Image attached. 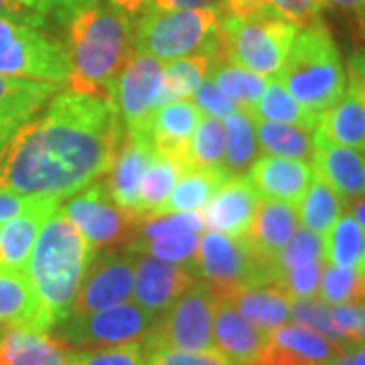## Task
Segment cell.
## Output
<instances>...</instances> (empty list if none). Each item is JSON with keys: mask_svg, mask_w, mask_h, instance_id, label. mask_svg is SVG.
Returning a JSON list of instances; mask_svg holds the SVG:
<instances>
[{"mask_svg": "<svg viewBox=\"0 0 365 365\" xmlns=\"http://www.w3.org/2000/svg\"><path fill=\"white\" fill-rule=\"evenodd\" d=\"M122 140L124 120L110 100L63 91L2 144L0 193L76 195L112 169Z\"/></svg>", "mask_w": 365, "mask_h": 365, "instance_id": "obj_1", "label": "cell"}, {"mask_svg": "<svg viewBox=\"0 0 365 365\" xmlns=\"http://www.w3.org/2000/svg\"><path fill=\"white\" fill-rule=\"evenodd\" d=\"M134 25L102 2L83 9L67 23V86L71 91L112 102L118 76L136 53Z\"/></svg>", "mask_w": 365, "mask_h": 365, "instance_id": "obj_2", "label": "cell"}, {"mask_svg": "<svg viewBox=\"0 0 365 365\" xmlns=\"http://www.w3.org/2000/svg\"><path fill=\"white\" fill-rule=\"evenodd\" d=\"M93 254L96 252L78 225L67 217L63 207L57 209L43 225L25 272L37 290L53 329L71 313Z\"/></svg>", "mask_w": 365, "mask_h": 365, "instance_id": "obj_3", "label": "cell"}, {"mask_svg": "<svg viewBox=\"0 0 365 365\" xmlns=\"http://www.w3.org/2000/svg\"><path fill=\"white\" fill-rule=\"evenodd\" d=\"M276 79L288 93L317 114L337 104L347 90L339 49L321 21L297 33Z\"/></svg>", "mask_w": 365, "mask_h": 365, "instance_id": "obj_4", "label": "cell"}, {"mask_svg": "<svg viewBox=\"0 0 365 365\" xmlns=\"http://www.w3.org/2000/svg\"><path fill=\"white\" fill-rule=\"evenodd\" d=\"M299 31V26L276 13L223 14L217 29L215 63H234L264 78H276Z\"/></svg>", "mask_w": 365, "mask_h": 365, "instance_id": "obj_5", "label": "cell"}, {"mask_svg": "<svg viewBox=\"0 0 365 365\" xmlns=\"http://www.w3.org/2000/svg\"><path fill=\"white\" fill-rule=\"evenodd\" d=\"M187 268L197 280L205 282L215 297L244 288L276 287L274 260L256 254L244 237H232L213 230L201 237Z\"/></svg>", "mask_w": 365, "mask_h": 365, "instance_id": "obj_6", "label": "cell"}, {"mask_svg": "<svg viewBox=\"0 0 365 365\" xmlns=\"http://www.w3.org/2000/svg\"><path fill=\"white\" fill-rule=\"evenodd\" d=\"M222 6L158 11L150 9L134 25L136 53L158 61H175L203 51L213 41L222 21Z\"/></svg>", "mask_w": 365, "mask_h": 365, "instance_id": "obj_7", "label": "cell"}, {"mask_svg": "<svg viewBox=\"0 0 365 365\" xmlns=\"http://www.w3.org/2000/svg\"><path fill=\"white\" fill-rule=\"evenodd\" d=\"M0 73L61 83L69 76L67 45L39 26L0 19Z\"/></svg>", "mask_w": 365, "mask_h": 365, "instance_id": "obj_8", "label": "cell"}, {"mask_svg": "<svg viewBox=\"0 0 365 365\" xmlns=\"http://www.w3.org/2000/svg\"><path fill=\"white\" fill-rule=\"evenodd\" d=\"M158 317L138 304H118L90 314H69L55 327V335L73 349L114 347L144 341L158 325Z\"/></svg>", "mask_w": 365, "mask_h": 365, "instance_id": "obj_9", "label": "cell"}, {"mask_svg": "<svg viewBox=\"0 0 365 365\" xmlns=\"http://www.w3.org/2000/svg\"><path fill=\"white\" fill-rule=\"evenodd\" d=\"M217 297L195 280L160 317L157 329L144 339V347H170L182 351H215L213 317Z\"/></svg>", "mask_w": 365, "mask_h": 365, "instance_id": "obj_10", "label": "cell"}, {"mask_svg": "<svg viewBox=\"0 0 365 365\" xmlns=\"http://www.w3.org/2000/svg\"><path fill=\"white\" fill-rule=\"evenodd\" d=\"M63 211L78 225L93 252L116 250L120 244H130L138 235V223L143 215L122 209L114 201L108 182L93 181L78 191Z\"/></svg>", "mask_w": 365, "mask_h": 365, "instance_id": "obj_11", "label": "cell"}, {"mask_svg": "<svg viewBox=\"0 0 365 365\" xmlns=\"http://www.w3.org/2000/svg\"><path fill=\"white\" fill-rule=\"evenodd\" d=\"M132 288L134 258L126 250H100L83 274L71 313L90 314L124 304L132 297Z\"/></svg>", "mask_w": 365, "mask_h": 365, "instance_id": "obj_12", "label": "cell"}, {"mask_svg": "<svg viewBox=\"0 0 365 365\" xmlns=\"http://www.w3.org/2000/svg\"><path fill=\"white\" fill-rule=\"evenodd\" d=\"M163 61L134 53L128 66L118 76L112 104L124 120L126 132L148 134V118L157 108V88ZM150 136V134H148Z\"/></svg>", "mask_w": 365, "mask_h": 365, "instance_id": "obj_13", "label": "cell"}, {"mask_svg": "<svg viewBox=\"0 0 365 365\" xmlns=\"http://www.w3.org/2000/svg\"><path fill=\"white\" fill-rule=\"evenodd\" d=\"M128 254L134 258V300L140 309L158 319L197 280L187 266L158 260L155 256L140 252Z\"/></svg>", "mask_w": 365, "mask_h": 365, "instance_id": "obj_14", "label": "cell"}, {"mask_svg": "<svg viewBox=\"0 0 365 365\" xmlns=\"http://www.w3.org/2000/svg\"><path fill=\"white\" fill-rule=\"evenodd\" d=\"M313 170L317 177L341 197L343 203H353L365 197V157L357 150L341 146L314 132Z\"/></svg>", "mask_w": 365, "mask_h": 365, "instance_id": "obj_15", "label": "cell"}, {"mask_svg": "<svg viewBox=\"0 0 365 365\" xmlns=\"http://www.w3.org/2000/svg\"><path fill=\"white\" fill-rule=\"evenodd\" d=\"M61 201L53 195L33 197L21 213L0 223V264L25 270L43 225L59 209Z\"/></svg>", "mask_w": 365, "mask_h": 365, "instance_id": "obj_16", "label": "cell"}, {"mask_svg": "<svg viewBox=\"0 0 365 365\" xmlns=\"http://www.w3.org/2000/svg\"><path fill=\"white\" fill-rule=\"evenodd\" d=\"M260 205V195L248 177H232L203 209V223L209 230L232 237H244Z\"/></svg>", "mask_w": 365, "mask_h": 365, "instance_id": "obj_17", "label": "cell"}, {"mask_svg": "<svg viewBox=\"0 0 365 365\" xmlns=\"http://www.w3.org/2000/svg\"><path fill=\"white\" fill-rule=\"evenodd\" d=\"M337 351L341 349L323 335L287 323L270 331L268 345L252 365H325Z\"/></svg>", "mask_w": 365, "mask_h": 365, "instance_id": "obj_18", "label": "cell"}, {"mask_svg": "<svg viewBox=\"0 0 365 365\" xmlns=\"http://www.w3.org/2000/svg\"><path fill=\"white\" fill-rule=\"evenodd\" d=\"M270 333L248 323L234 307L217 297L213 317V345L215 351L232 365H252L264 347L268 345Z\"/></svg>", "mask_w": 365, "mask_h": 365, "instance_id": "obj_19", "label": "cell"}, {"mask_svg": "<svg viewBox=\"0 0 365 365\" xmlns=\"http://www.w3.org/2000/svg\"><path fill=\"white\" fill-rule=\"evenodd\" d=\"M157 150L148 134L138 132H126L122 146L118 150L116 160L112 165L108 189L114 197L118 205L130 213H138V191L143 182L144 170L148 169L150 160L155 158Z\"/></svg>", "mask_w": 365, "mask_h": 365, "instance_id": "obj_20", "label": "cell"}, {"mask_svg": "<svg viewBox=\"0 0 365 365\" xmlns=\"http://www.w3.org/2000/svg\"><path fill=\"white\" fill-rule=\"evenodd\" d=\"M250 182L264 199L299 205L314 179L311 163L284 157H264L250 169Z\"/></svg>", "mask_w": 365, "mask_h": 365, "instance_id": "obj_21", "label": "cell"}, {"mask_svg": "<svg viewBox=\"0 0 365 365\" xmlns=\"http://www.w3.org/2000/svg\"><path fill=\"white\" fill-rule=\"evenodd\" d=\"M203 112L193 102L175 100L158 106L148 118V134L158 155L170 158L182 170L189 140Z\"/></svg>", "mask_w": 365, "mask_h": 365, "instance_id": "obj_22", "label": "cell"}, {"mask_svg": "<svg viewBox=\"0 0 365 365\" xmlns=\"http://www.w3.org/2000/svg\"><path fill=\"white\" fill-rule=\"evenodd\" d=\"M0 327L53 329L29 274L6 264H0Z\"/></svg>", "mask_w": 365, "mask_h": 365, "instance_id": "obj_23", "label": "cell"}, {"mask_svg": "<svg viewBox=\"0 0 365 365\" xmlns=\"http://www.w3.org/2000/svg\"><path fill=\"white\" fill-rule=\"evenodd\" d=\"M71 351L57 335L13 327L0 341V365H71Z\"/></svg>", "mask_w": 365, "mask_h": 365, "instance_id": "obj_24", "label": "cell"}, {"mask_svg": "<svg viewBox=\"0 0 365 365\" xmlns=\"http://www.w3.org/2000/svg\"><path fill=\"white\" fill-rule=\"evenodd\" d=\"M297 230H299L297 205L264 199L258 205L254 222L250 225L248 234L244 235V240L262 258L274 260L276 254L284 248V244Z\"/></svg>", "mask_w": 365, "mask_h": 365, "instance_id": "obj_25", "label": "cell"}, {"mask_svg": "<svg viewBox=\"0 0 365 365\" xmlns=\"http://www.w3.org/2000/svg\"><path fill=\"white\" fill-rule=\"evenodd\" d=\"M220 29V26H217ZM217 61V33L203 51L187 55L163 66L157 88V108L193 96Z\"/></svg>", "mask_w": 365, "mask_h": 365, "instance_id": "obj_26", "label": "cell"}, {"mask_svg": "<svg viewBox=\"0 0 365 365\" xmlns=\"http://www.w3.org/2000/svg\"><path fill=\"white\" fill-rule=\"evenodd\" d=\"M248 323L258 327L264 333H270L280 325H287L290 319V297L278 287H258L235 290L222 297Z\"/></svg>", "mask_w": 365, "mask_h": 365, "instance_id": "obj_27", "label": "cell"}, {"mask_svg": "<svg viewBox=\"0 0 365 365\" xmlns=\"http://www.w3.org/2000/svg\"><path fill=\"white\" fill-rule=\"evenodd\" d=\"M314 132L331 143L347 146L353 150H364L365 104L351 86H347L337 104H333L321 114Z\"/></svg>", "mask_w": 365, "mask_h": 365, "instance_id": "obj_28", "label": "cell"}, {"mask_svg": "<svg viewBox=\"0 0 365 365\" xmlns=\"http://www.w3.org/2000/svg\"><path fill=\"white\" fill-rule=\"evenodd\" d=\"M225 170L230 177H244L260 157V144L256 136L254 116L248 110L237 108L225 116Z\"/></svg>", "mask_w": 365, "mask_h": 365, "instance_id": "obj_29", "label": "cell"}, {"mask_svg": "<svg viewBox=\"0 0 365 365\" xmlns=\"http://www.w3.org/2000/svg\"><path fill=\"white\" fill-rule=\"evenodd\" d=\"M230 181L225 175L207 170L182 169L175 182L169 199L158 213H181V211H203L215 193Z\"/></svg>", "mask_w": 365, "mask_h": 365, "instance_id": "obj_30", "label": "cell"}, {"mask_svg": "<svg viewBox=\"0 0 365 365\" xmlns=\"http://www.w3.org/2000/svg\"><path fill=\"white\" fill-rule=\"evenodd\" d=\"M182 169L220 173L232 179L225 170V136H223V122L220 118L203 114L197 122L193 136L189 140Z\"/></svg>", "mask_w": 365, "mask_h": 365, "instance_id": "obj_31", "label": "cell"}, {"mask_svg": "<svg viewBox=\"0 0 365 365\" xmlns=\"http://www.w3.org/2000/svg\"><path fill=\"white\" fill-rule=\"evenodd\" d=\"M256 136L260 144L262 153L270 157L294 158L311 163L314 153V132L304 130L294 124H282V122H268V120H256Z\"/></svg>", "mask_w": 365, "mask_h": 365, "instance_id": "obj_32", "label": "cell"}, {"mask_svg": "<svg viewBox=\"0 0 365 365\" xmlns=\"http://www.w3.org/2000/svg\"><path fill=\"white\" fill-rule=\"evenodd\" d=\"M323 242L325 264L357 274L365 272V227L355 222L351 213L341 215Z\"/></svg>", "mask_w": 365, "mask_h": 365, "instance_id": "obj_33", "label": "cell"}, {"mask_svg": "<svg viewBox=\"0 0 365 365\" xmlns=\"http://www.w3.org/2000/svg\"><path fill=\"white\" fill-rule=\"evenodd\" d=\"M256 120H268V122H282V124H294L304 130H317L319 118L313 110L299 104L288 90L276 78L268 79L266 90L262 91L260 100L250 112Z\"/></svg>", "mask_w": 365, "mask_h": 365, "instance_id": "obj_34", "label": "cell"}, {"mask_svg": "<svg viewBox=\"0 0 365 365\" xmlns=\"http://www.w3.org/2000/svg\"><path fill=\"white\" fill-rule=\"evenodd\" d=\"M341 211H343L341 197L321 177L314 175L309 191L304 193V197L297 205L299 222L302 223V227L325 237L331 232V227L335 225V222L341 217Z\"/></svg>", "mask_w": 365, "mask_h": 365, "instance_id": "obj_35", "label": "cell"}, {"mask_svg": "<svg viewBox=\"0 0 365 365\" xmlns=\"http://www.w3.org/2000/svg\"><path fill=\"white\" fill-rule=\"evenodd\" d=\"M57 83L39 79L11 78L0 73V112L31 118L57 93Z\"/></svg>", "mask_w": 365, "mask_h": 365, "instance_id": "obj_36", "label": "cell"}, {"mask_svg": "<svg viewBox=\"0 0 365 365\" xmlns=\"http://www.w3.org/2000/svg\"><path fill=\"white\" fill-rule=\"evenodd\" d=\"M209 78L213 79V83L225 98H230L237 108L248 112H252V108L260 100L262 91L268 86V78L234 63H215Z\"/></svg>", "mask_w": 365, "mask_h": 365, "instance_id": "obj_37", "label": "cell"}, {"mask_svg": "<svg viewBox=\"0 0 365 365\" xmlns=\"http://www.w3.org/2000/svg\"><path fill=\"white\" fill-rule=\"evenodd\" d=\"M179 175H181L179 165L157 153L150 160L148 169L144 170L140 191H138V213L140 215L158 213L165 201L169 199Z\"/></svg>", "mask_w": 365, "mask_h": 365, "instance_id": "obj_38", "label": "cell"}, {"mask_svg": "<svg viewBox=\"0 0 365 365\" xmlns=\"http://www.w3.org/2000/svg\"><path fill=\"white\" fill-rule=\"evenodd\" d=\"M290 319H294V323L323 335L337 349H349L351 345H355V341L349 339L339 327L335 325L331 307L325 304L321 299H314V297H311V299H290Z\"/></svg>", "mask_w": 365, "mask_h": 365, "instance_id": "obj_39", "label": "cell"}, {"mask_svg": "<svg viewBox=\"0 0 365 365\" xmlns=\"http://www.w3.org/2000/svg\"><path fill=\"white\" fill-rule=\"evenodd\" d=\"M317 260H325V242H323V237L313 234L307 227H299L292 234V237L284 244V248L280 250L276 254V258H274L276 284H278L280 274Z\"/></svg>", "mask_w": 365, "mask_h": 365, "instance_id": "obj_40", "label": "cell"}, {"mask_svg": "<svg viewBox=\"0 0 365 365\" xmlns=\"http://www.w3.org/2000/svg\"><path fill=\"white\" fill-rule=\"evenodd\" d=\"M201 242V234L173 235V237H134L128 244V252H140L155 256L158 260L173 262V264H189L195 256Z\"/></svg>", "mask_w": 365, "mask_h": 365, "instance_id": "obj_41", "label": "cell"}, {"mask_svg": "<svg viewBox=\"0 0 365 365\" xmlns=\"http://www.w3.org/2000/svg\"><path fill=\"white\" fill-rule=\"evenodd\" d=\"M203 215L199 211H181V213H146L138 223L136 237H173V235L201 234Z\"/></svg>", "mask_w": 365, "mask_h": 365, "instance_id": "obj_42", "label": "cell"}, {"mask_svg": "<svg viewBox=\"0 0 365 365\" xmlns=\"http://www.w3.org/2000/svg\"><path fill=\"white\" fill-rule=\"evenodd\" d=\"M319 299L329 307L347 304V302H361V288H359V274L325 264V270L319 284Z\"/></svg>", "mask_w": 365, "mask_h": 365, "instance_id": "obj_43", "label": "cell"}, {"mask_svg": "<svg viewBox=\"0 0 365 365\" xmlns=\"http://www.w3.org/2000/svg\"><path fill=\"white\" fill-rule=\"evenodd\" d=\"M71 365H146L144 341L124 343L114 347L73 349Z\"/></svg>", "mask_w": 365, "mask_h": 365, "instance_id": "obj_44", "label": "cell"}, {"mask_svg": "<svg viewBox=\"0 0 365 365\" xmlns=\"http://www.w3.org/2000/svg\"><path fill=\"white\" fill-rule=\"evenodd\" d=\"M323 270H325V260L304 264V266L280 274L276 287L282 288L290 299H311L319 294Z\"/></svg>", "mask_w": 365, "mask_h": 365, "instance_id": "obj_45", "label": "cell"}, {"mask_svg": "<svg viewBox=\"0 0 365 365\" xmlns=\"http://www.w3.org/2000/svg\"><path fill=\"white\" fill-rule=\"evenodd\" d=\"M146 365H232L217 351H182L170 347H144Z\"/></svg>", "mask_w": 365, "mask_h": 365, "instance_id": "obj_46", "label": "cell"}, {"mask_svg": "<svg viewBox=\"0 0 365 365\" xmlns=\"http://www.w3.org/2000/svg\"><path fill=\"white\" fill-rule=\"evenodd\" d=\"M272 11L287 19L299 29L314 25L321 21V13L325 9L323 0H270Z\"/></svg>", "mask_w": 365, "mask_h": 365, "instance_id": "obj_47", "label": "cell"}, {"mask_svg": "<svg viewBox=\"0 0 365 365\" xmlns=\"http://www.w3.org/2000/svg\"><path fill=\"white\" fill-rule=\"evenodd\" d=\"M29 11L41 14L43 19L53 16L59 23H69L78 13L100 0H16Z\"/></svg>", "mask_w": 365, "mask_h": 365, "instance_id": "obj_48", "label": "cell"}, {"mask_svg": "<svg viewBox=\"0 0 365 365\" xmlns=\"http://www.w3.org/2000/svg\"><path fill=\"white\" fill-rule=\"evenodd\" d=\"M193 98H195L197 108L203 112V114H207V116L213 118H225L227 114H232L234 110H237V106L230 100V98H225L220 88L213 83V79L205 78L201 81V86L193 91Z\"/></svg>", "mask_w": 365, "mask_h": 365, "instance_id": "obj_49", "label": "cell"}, {"mask_svg": "<svg viewBox=\"0 0 365 365\" xmlns=\"http://www.w3.org/2000/svg\"><path fill=\"white\" fill-rule=\"evenodd\" d=\"M0 19H9L14 23H25L31 26H45V19L41 14L29 11L16 0H0Z\"/></svg>", "mask_w": 365, "mask_h": 365, "instance_id": "obj_50", "label": "cell"}, {"mask_svg": "<svg viewBox=\"0 0 365 365\" xmlns=\"http://www.w3.org/2000/svg\"><path fill=\"white\" fill-rule=\"evenodd\" d=\"M223 14L234 16H258V14L274 13L270 0H222Z\"/></svg>", "mask_w": 365, "mask_h": 365, "instance_id": "obj_51", "label": "cell"}, {"mask_svg": "<svg viewBox=\"0 0 365 365\" xmlns=\"http://www.w3.org/2000/svg\"><path fill=\"white\" fill-rule=\"evenodd\" d=\"M347 86L359 93L365 104V49H357L349 59V79Z\"/></svg>", "mask_w": 365, "mask_h": 365, "instance_id": "obj_52", "label": "cell"}, {"mask_svg": "<svg viewBox=\"0 0 365 365\" xmlns=\"http://www.w3.org/2000/svg\"><path fill=\"white\" fill-rule=\"evenodd\" d=\"M114 11L124 14L126 19H130L132 23H136L143 14H146L153 9V0H106Z\"/></svg>", "mask_w": 365, "mask_h": 365, "instance_id": "obj_53", "label": "cell"}, {"mask_svg": "<svg viewBox=\"0 0 365 365\" xmlns=\"http://www.w3.org/2000/svg\"><path fill=\"white\" fill-rule=\"evenodd\" d=\"M33 201V197H21L13 193H0V223L14 217Z\"/></svg>", "mask_w": 365, "mask_h": 365, "instance_id": "obj_54", "label": "cell"}, {"mask_svg": "<svg viewBox=\"0 0 365 365\" xmlns=\"http://www.w3.org/2000/svg\"><path fill=\"white\" fill-rule=\"evenodd\" d=\"M205 6H222V0H153V9L158 11H182Z\"/></svg>", "mask_w": 365, "mask_h": 365, "instance_id": "obj_55", "label": "cell"}, {"mask_svg": "<svg viewBox=\"0 0 365 365\" xmlns=\"http://www.w3.org/2000/svg\"><path fill=\"white\" fill-rule=\"evenodd\" d=\"M33 118V116H31ZM29 120L26 116H21V114H11V112H0V148L2 144L6 143L11 136L14 134V130Z\"/></svg>", "mask_w": 365, "mask_h": 365, "instance_id": "obj_56", "label": "cell"}, {"mask_svg": "<svg viewBox=\"0 0 365 365\" xmlns=\"http://www.w3.org/2000/svg\"><path fill=\"white\" fill-rule=\"evenodd\" d=\"M349 205H351V215L355 217V222L359 223L361 227H365V197L355 199Z\"/></svg>", "mask_w": 365, "mask_h": 365, "instance_id": "obj_57", "label": "cell"}, {"mask_svg": "<svg viewBox=\"0 0 365 365\" xmlns=\"http://www.w3.org/2000/svg\"><path fill=\"white\" fill-rule=\"evenodd\" d=\"M347 351L351 355L353 365H365V343H355Z\"/></svg>", "mask_w": 365, "mask_h": 365, "instance_id": "obj_58", "label": "cell"}, {"mask_svg": "<svg viewBox=\"0 0 365 365\" xmlns=\"http://www.w3.org/2000/svg\"><path fill=\"white\" fill-rule=\"evenodd\" d=\"M325 6H337V9H357L359 0H323Z\"/></svg>", "mask_w": 365, "mask_h": 365, "instance_id": "obj_59", "label": "cell"}, {"mask_svg": "<svg viewBox=\"0 0 365 365\" xmlns=\"http://www.w3.org/2000/svg\"><path fill=\"white\" fill-rule=\"evenodd\" d=\"M355 339H357V343H365V302H361V317H359Z\"/></svg>", "mask_w": 365, "mask_h": 365, "instance_id": "obj_60", "label": "cell"}, {"mask_svg": "<svg viewBox=\"0 0 365 365\" xmlns=\"http://www.w3.org/2000/svg\"><path fill=\"white\" fill-rule=\"evenodd\" d=\"M359 288H361V302H365V272L359 274Z\"/></svg>", "mask_w": 365, "mask_h": 365, "instance_id": "obj_61", "label": "cell"}, {"mask_svg": "<svg viewBox=\"0 0 365 365\" xmlns=\"http://www.w3.org/2000/svg\"><path fill=\"white\" fill-rule=\"evenodd\" d=\"M357 11H359V14L364 16V21H365V0H359V4H357Z\"/></svg>", "mask_w": 365, "mask_h": 365, "instance_id": "obj_62", "label": "cell"}, {"mask_svg": "<svg viewBox=\"0 0 365 365\" xmlns=\"http://www.w3.org/2000/svg\"><path fill=\"white\" fill-rule=\"evenodd\" d=\"M364 150H365V148H364Z\"/></svg>", "mask_w": 365, "mask_h": 365, "instance_id": "obj_63", "label": "cell"}]
</instances>
